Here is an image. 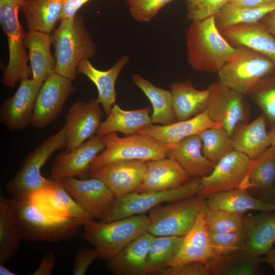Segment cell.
Wrapping results in <instances>:
<instances>
[{"label":"cell","instance_id":"ac0fdd59","mask_svg":"<svg viewBox=\"0 0 275 275\" xmlns=\"http://www.w3.org/2000/svg\"><path fill=\"white\" fill-rule=\"evenodd\" d=\"M105 148L102 138L96 134L74 149L57 155L51 166V179L62 180L89 175L91 163Z\"/></svg>","mask_w":275,"mask_h":275},{"label":"cell","instance_id":"3957f363","mask_svg":"<svg viewBox=\"0 0 275 275\" xmlns=\"http://www.w3.org/2000/svg\"><path fill=\"white\" fill-rule=\"evenodd\" d=\"M66 146V128L64 125L28 154L16 173L7 182L8 192L18 199H32L38 193L51 189L56 180L43 177L41 174V168L56 152L65 149Z\"/></svg>","mask_w":275,"mask_h":275},{"label":"cell","instance_id":"7dc6e473","mask_svg":"<svg viewBox=\"0 0 275 275\" xmlns=\"http://www.w3.org/2000/svg\"><path fill=\"white\" fill-rule=\"evenodd\" d=\"M97 258H99V255L95 248L78 249L73 260L72 274H85L89 266Z\"/></svg>","mask_w":275,"mask_h":275},{"label":"cell","instance_id":"f6af8a7d","mask_svg":"<svg viewBox=\"0 0 275 275\" xmlns=\"http://www.w3.org/2000/svg\"><path fill=\"white\" fill-rule=\"evenodd\" d=\"M173 0H128L127 3L132 17L138 22H148Z\"/></svg>","mask_w":275,"mask_h":275},{"label":"cell","instance_id":"7402d4cb","mask_svg":"<svg viewBox=\"0 0 275 275\" xmlns=\"http://www.w3.org/2000/svg\"><path fill=\"white\" fill-rule=\"evenodd\" d=\"M217 125H221L213 122L205 111L191 118L168 125L149 124L136 133L151 136L165 144L176 145L187 137Z\"/></svg>","mask_w":275,"mask_h":275},{"label":"cell","instance_id":"5b68a950","mask_svg":"<svg viewBox=\"0 0 275 275\" xmlns=\"http://www.w3.org/2000/svg\"><path fill=\"white\" fill-rule=\"evenodd\" d=\"M84 226V239L93 245L99 258L107 261L148 232L149 219L143 214L109 222L93 221Z\"/></svg>","mask_w":275,"mask_h":275},{"label":"cell","instance_id":"44dd1931","mask_svg":"<svg viewBox=\"0 0 275 275\" xmlns=\"http://www.w3.org/2000/svg\"><path fill=\"white\" fill-rule=\"evenodd\" d=\"M244 250L257 258L266 255L275 243V212L243 217Z\"/></svg>","mask_w":275,"mask_h":275},{"label":"cell","instance_id":"11a10c76","mask_svg":"<svg viewBox=\"0 0 275 275\" xmlns=\"http://www.w3.org/2000/svg\"><path fill=\"white\" fill-rule=\"evenodd\" d=\"M268 133L270 140V146L275 148V127L272 128L268 131Z\"/></svg>","mask_w":275,"mask_h":275},{"label":"cell","instance_id":"d4e9b609","mask_svg":"<svg viewBox=\"0 0 275 275\" xmlns=\"http://www.w3.org/2000/svg\"><path fill=\"white\" fill-rule=\"evenodd\" d=\"M154 236L146 232L107 260V270L115 275H146L145 264Z\"/></svg>","mask_w":275,"mask_h":275},{"label":"cell","instance_id":"ba28073f","mask_svg":"<svg viewBox=\"0 0 275 275\" xmlns=\"http://www.w3.org/2000/svg\"><path fill=\"white\" fill-rule=\"evenodd\" d=\"M236 47L235 56L218 72V80L243 95H250L263 79L275 74V64L250 48Z\"/></svg>","mask_w":275,"mask_h":275},{"label":"cell","instance_id":"cb8c5ba5","mask_svg":"<svg viewBox=\"0 0 275 275\" xmlns=\"http://www.w3.org/2000/svg\"><path fill=\"white\" fill-rule=\"evenodd\" d=\"M129 61V57L124 55L105 71L96 68L88 59L81 60L77 65V71L86 75L96 86L98 91L97 100L102 106L106 116L116 101L115 84L118 77Z\"/></svg>","mask_w":275,"mask_h":275},{"label":"cell","instance_id":"e575fe53","mask_svg":"<svg viewBox=\"0 0 275 275\" xmlns=\"http://www.w3.org/2000/svg\"><path fill=\"white\" fill-rule=\"evenodd\" d=\"M21 236L13 208L8 199L0 196V264L9 262L18 251Z\"/></svg>","mask_w":275,"mask_h":275},{"label":"cell","instance_id":"8d00e7d4","mask_svg":"<svg viewBox=\"0 0 275 275\" xmlns=\"http://www.w3.org/2000/svg\"><path fill=\"white\" fill-rule=\"evenodd\" d=\"M275 182V148L270 146L252 160L241 189L255 188L271 191Z\"/></svg>","mask_w":275,"mask_h":275},{"label":"cell","instance_id":"b9f144b4","mask_svg":"<svg viewBox=\"0 0 275 275\" xmlns=\"http://www.w3.org/2000/svg\"><path fill=\"white\" fill-rule=\"evenodd\" d=\"M242 215L208 208L205 217L209 233H224L242 230Z\"/></svg>","mask_w":275,"mask_h":275},{"label":"cell","instance_id":"f546056e","mask_svg":"<svg viewBox=\"0 0 275 275\" xmlns=\"http://www.w3.org/2000/svg\"><path fill=\"white\" fill-rule=\"evenodd\" d=\"M170 87L177 121L191 118L205 111L210 95L209 88L198 90L190 79L174 82Z\"/></svg>","mask_w":275,"mask_h":275},{"label":"cell","instance_id":"681fc988","mask_svg":"<svg viewBox=\"0 0 275 275\" xmlns=\"http://www.w3.org/2000/svg\"><path fill=\"white\" fill-rule=\"evenodd\" d=\"M90 0H64V7L60 21L73 17L77 11Z\"/></svg>","mask_w":275,"mask_h":275},{"label":"cell","instance_id":"836d02e7","mask_svg":"<svg viewBox=\"0 0 275 275\" xmlns=\"http://www.w3.org/2000/svg\"><path fill=\"white\" fill-rule=\"evenodd\" d=\"M131 77L133 84L144 93L152 104V124L168 125L177 121L171 91L156 87L138 74H133Z\"/></svg>","mask_w":275,"mask_h":275},{"label":"cell","instance_id":"f907efd6","mask_svg":"<svg viewBox=\"0 0 275 275\" xmlns=\"http://www.w3.org/2000/svg\"><path fill=\"white\" fill-rule=\"evenodd\" d=\"M239 6L248 7H261L275 3V0H231Z\"/></svg>","mask_w":275,"mask_h":275},{"label":"cell","instance_id":"60d3db41","mask_svg":"<svg viewBox=\"0 0 275 275\" xmlns=\"http://www.w3.org/2000/svg\"><path fill=\"white\" fill-rule=\"evenodd\" d=\"M250 95L271 128L275 127V74L263 79Z\"/></svg>","mask_w":275,"mask_h":275},{"label":"cell","instance_id":"6da1fadb","mask_svg":"<svg viewBox=\"0 0 275 275\" xmlns=\"http://www.w3.org/2000/svg\"><path fill=\"white\" fill-rule=\"evenodd\" d=\"M186 44L188 64L195 71L218 73L237 52L217 27L214 16L191 22Z\"/></svg>","mask_w":275,"mask_h":275},{"label":"cell","instance_id":"1f68e13d","mask_svg":"<svg viewBox=\"0 0 275 275\" xmlns=\"http://www.w3.org/2000/svg\"><path fill=\"white\" fill-rule=\"evenodd\" d=\"M64 0H26L20 11L29 30L50 34L60 20Z\"/></svg>","mask_w":275,"mask_h":275},{"label":"cell","instance_id":"7bdbcfd3","mask_svg":"<svg viewBox=\"0 0 275 275\" xmlns=\"http://www.w3.org/2000/svg\"><path fill=\"white\" fill-rule=\"evenodd\" d=\"M213 250L220 256L229 255L244 250L242 230L224 233H209Z\"/></svg>","mask_w":275,"mask_h":275},{"label":"cell","instance_id":"4dcf8cb0","mask_svg":"<svg viewBox=\"0 0 275 275\" xmlns=\"http://www.w3.org/2000/svg\"><path fill=\"white\" fill-rule=\"evenodd\" d=\"M150 107L126 111L114 104L106 119L101 121L95 134L103 136L119 132L125 135L136 133L145 126L152 124Z\"/></svg>","mask_w":275,"mask_h":275},{"label":"cell","instance_id":"83f0119b","mask_svg":"<svg viewBox=\"0 0 275 275\" xmlns=\"http://www.w3.org/2000/svg\"><path fill=\"white\" fill-rule=\"evenodd\" d=\"M208 208L241 214L249 210L275 212V203H267L251 195L245 189L236 188L207 197Z\"/></svg>","mask_w":275,"mask_h":275},{"label":"cell","instance_id":"277c9868","mask_svg":"<svg viewBox=\"0 0 275 275\" xmlns=\"http://www.w3.org/2000/svg\"><path fill=\"white\" fill-rule=\"evenodd\" d=\"M52 38L55 51L54 71L72 81L75 80L79 62L92 58L97 50L83 19L76 14L61 20Z\"/></svg>","mask_w":275,"mask_h":275},{"label":"cell","instance_id":"2e32d148","mask_svg":"<svg viewBox=\"0 0 275 275\" xmlns=\"http://www.w3.org/2000/svg\"><path fill=\"white\" fill-rule=\"evenodd\" d=\"M145 161L123 160L90 169L89 176L102 181L116 198L135 192L142 181Z\"/></svg>","mask_w":275,"mask_h":275},{"label":"cell","instance_id":"d6986e66","mask_svg":"<svg viewBox=\"0 0 275 275\" xmlns=\"http://www.w3.org/2000/svg\"><path fill=\"white\" fill-rule=\"evenodd\" d=\"M219 256L212 249L204 212L198 215L192 228L183 236L176 258L168 267L177 268L192 262L209 265Z\"/></svg>","mask_w":275,"mask_h":275},{"label":"cell","instance_id":"4316f807","mask_svg":"<svg viewBox=\"0 0 275 275\" xmlns=\"http://www.w3.org/2000/svg\"><path fill=\"white\" fill-rule=\"evenodd\" d=\"M266 121L262 114L248 124L238 125L232 135L233 150L252 160L263 153L270 146Z\"/></svg>","mask_w":275,"mask_h":275},{"label":"cell","instance_id":"ffe728a7","mask_svg":"<svg viewBox=\"0 0 275 275\" xmlns=\"http://www.w3.org/2000/svg\"><path fill=\"white\" fill-rule=\"evenodd\" d=\"M145 166L138 193L172 189L186 182L190 178L177 162L167 157L145 161Z\"/></svg>","mask_w":275,"mask_h":275},{"label":"cell","instance_id":"5bb4252c","mask_svg":"<svg viewBox=\"0 0 275 275\" xmlns=\"http://www.w3.org/2000/svg\"><path fill=\"white\" fill-rule=\"evenodd\" d=\"M63 185L69 194L91 215L102 221L111 212L116 198L100 180L64 178Z\"/></svg>","mask_w":275,"mask_h":275},{"label":"cell","instance_id":"e0dca14e","mask_svg":"<svg viewBox=\"0 0 275 275\" xmlns=\"http://www.w3.org/2000/svg\"><path fill=\"white\" fill-rule=\"evenodd\" d=\"M103 113L97 99L89 102L78 100L73 104L66 118L67 146L69 152L95 134Z\"/></svg>","mask_w":275,"mask_h":275},{"label":"cell","instance_id":"f5cc1de1","mask_svg":"<svg viewBox=\"0 0 275 275\" xmlns=\"http://www.w3.org/2000/svg\"><path fill=\"white\" fill-rule=\"evenodd\" d=\"M260 262L268 264L275 271V246L273 247L264 257L259 259Z\"/></svg>","mask_w":275,"mask_h":275},{"label":"cell","instance_id":"9c48e42d","mask_svg":"<svg viewBox=\"0 0 275 275\" xmlns=\"http://www.w3.org/2000/svg\"><path fill=\"white\" fill-rule=\"evenodd\" d=\"M208 207L205 198L197 194L149 211L148 232L154 236H184L194 225L198 215Z\"/></svg>","mask_w":275,"mask_h":275},{"label":"cell","instance_id":"ee69618b","mask_svg":"<svg viewBox=\"0 0 275 275\" xmlns=\"http://www.w3.org/2000/svg\"><path fill=\"white\" fill-rule=\"evenodd\" d=\"M231 0H186L187 17L193 21L214 15Z\"/></svg>","mask_w":275,"mask_h":275},{"label":"cell","instance_id":"db71d44e","mask_svg":"<svg viewBox=\"0 0 275 275\" xmlns=\"http://www.w3.org/2000/svg\"><path fill=\"white\" fill-rule=\"evenodd\" d=\"M1 275H15L16 273L7 269L3 264H0Z\"/></svg>","mask_w":275,"mask_h":275},{"label":"cell","instance_id":"ab89813d","mask_svg":"<svg viewBox=\"0 0 275 275\" xmlns=\"http://www.w3.org/2000/svg\"><path fill=\"white\" fill-rule=\"evenodd\" d=\"M199 134L202 140V153L214 166L234 150L232 136L221 125L206 129Z\"/></svg>","mask_w":275,"mask_h":275},{"label":"cell","instance_id":"c3c4849f","mask_svg":"<svg viewBox=\"0 0 275 275\" xmlns=\"http://www.w3.org/2000/svg\"><path fill=\"white\" fill-rule=\"evenodd\" d=\"M57 260L53 252L46 253L42 258L40 264L32 275H50Z\"/></svg>","mask_w":275,"mask_h":275},{"label":"cell","instance_id":"7a4b0ae2","mask_svg":"<svg viewBox=\"0 0 275 275\" xmlns=\"http://www.w3.org/2000/svg\"><path fill=\"white\" fill-rule=\"evenodd\" d=\"M18 224L22 239L60 241L68 239L84 222L78 218L49 213L33 199H10Z\"/></svg>","mask_w":275,"mask_h":275},{"label":"cell","instance_id":"8992f818","mask_svg":"<svg viewBox=\"0 0 275 275\" xmlns=\"http://www.w3.org/2000/svg\"><path fill=\"white\" fill-rule=\"evenodd\" d=\"M102 138L105 148L96 156L90 169L119 161L159 159L166 157L168 152L176 145L139 133L120 137L116 132H112Z\"/></svg>","mask_w":275,"mask_h":275},{"label":"cell","instance_id":"4fadbf2b","mask_svg":"<svg viewBox=\"0 0 275 275\" xmlns=\"http://www.w3.org/2000/svg\"><path fill=\"white\" fill-rule=\"evenodd\" d=\"M252 160L233 150L215 164L211 172L200 177L201 189L198 195L206 198L211 194L241 189Z\"/></svg>","mask_w":275,"mask_h":275},{"label":"cell","instance_id":"30bf717a","mask_svg":"<svg viewBox=\"0 0 275 275\" xmlns=\"http://www.w3.org/2000/svg\"><path fill=\"white\" fill-rule=\"evenodd\" d=\"M201 187L200 177H195L170 189L130 193L116 198L111 212L101 222H109L144 214L162 203L176 201L196 195L201 190Z\"/></svg>","mask_w":275,"mask_h":275},{"label":"cell","instance_id":"603a6c76","mask_svg":"<svg viewBox=\"0 0 275 275\" xmlns=\"http://www.w3.org/2000/svg\"><path fill=\"white\" fill-rule=\"evenodd\" d=\"M220 31L231 44L259 52L275 64V38L259 21L236 25Z\"/></svg>","mask_w":275,"mask_h":275},{"label":"cell","instance_id":"d6a6232c","mask_svg":"<svg viewBox=\"0 0 275 275\" xmlns=\"http://www.w3.org/2000/svg\"><path fill=\"white\" fill-rule=\"evenodd\" d=\"M55 180L53 187L40 196V204L56 215L80 219L84 225L93 222V217L69 194L62 180Z\"/></svg>","mask_w":275,"mask_h":275},{"label":"cell","instance_id":"8fae6325","mask_svg":"<svg viewBox=\"0 0 275 275\" xmlns=\"http://www.w3.org/2000/svg\"><path fill=\"white\" fill-rule=\"evenodd\" d=\"M210 95L205 109L208 116L232 136L236 127L247 118V105L242 94L219 80L208 87Z\"/></svg>","mask_w":275,"mask_h":275},{"label":"cell","instance_id":"f1b7e54d","mask_svg":"<svg viewBox=\"0 0 275 275\" xmlns=\"http://www.w3.org/2000/svg\"><path fill=\"white\" fill-rule=\"evenodd\" d=\"M52 42V35L48 33L33 30L25 33L24 45L29 50L32 77L37 81L43 82L54 71L56 60L50 50Z\"/></svg>","mask_w":275,"mask_h":275},{"label":"cell","instance_id":"9a60e30c","mask_svg":"<svg viewBox=\"0 0 275 275\" xmlns=\"http://www.w3.org/2000/svg\"><path fill=\"white\" fill-rule=\"evenodd\" d=\"M43 84L32 77L22 79L15 94L1 106V122L11 131L22 130L31 124L36 100Z\"/></svg>","mask_w":275,"mask_h":275},{"label":"cell","instance_id":"9f6ffc18","mask_svg":"<svg viewBox=\"0 0 275 275\" xmlns=\"http://www.w3.org/2000/svg\"><path fill=\"white\" fill-rule=\"evenodd\" d=\"M125 1H126V2H127L128 0H125Z\"/></svg>","mask_w":275,"mask_h":275},{"label":"cell","instance_id":"7c38bea8","mask_svg":"<svg viewBox=\"0 0 275 275\" xmlns=\"http://www.w3.org/2000/svg\"><path fill=\"white\" fill-rule=\"evenodd\" d=\"M72 81L55 71L48 75L38 94L31 125L43 128L58 117L67 98L75 90Z\"/></svg>","mask_w":275,"mask_h":275},{"label":"cell","instance_id":"816d5d0a","mask_svg":"<svg viewBox=\"0 0 275 275\" xmlns=\"http://www.w3.org/2000/svg\"><path fill=\"white\" fill-rule=\"evenodd\" d=\"M259 22L267 32L275 35V9L267 13Z\"/></svg>","mask_w":275,"mask_h":275},{"label":"cell","instance_id":"bcb514c9","mask_svg":"<svg viewBox=\"0 0 275 275\" xmlns=\"http://www.w3.org/2000/svg\"><path fill=\"white\" fill-rule=\"evenodd\" d=\"M159 275H211L210 265L201 262H192L177 268L165 267Z\"/></svg>","mask_w":275,"mask_h":275},{"label":"cell","instance_id":"74e56055","mask_svg":"<svg viewBox=\"0 0 275 275\" xmlns=\"http://www.w3.org/2000/svg\"><path fill=\"white\" fill-rule=\"evenodd\" d=\"M274 9L275 3L261 7H248L229 2L214 15V20L220 31L236 25L259 22Z\"/></svg>","mask_w":275,"mask_h":275},{"label":"cell","instance_id":"d590c367","mask_svg":"<svg viewBox=\"0 0 275 275\" xmlns=\"http://www.w3.org/2000/svg\"><path fill=\"white\" fill-rule=\"evenodd\" d=\"M183 239L181 236H154L146 260V274H157L174 261Z\"/></svg>","mask_w":275,"mask_h":275},{"label":"cell","instance_id":"484cf974","mask_svg":"<svg viewBox=\"0 0 275 275\" xmlns=\"http://www.w3.org/2000/svg\"><path fill=\"white\" fill-rule=\"evenodd\" d=\"M167 157L177 162L190 177L207 175L214 167L202 153L199 133L187 137L176 144L168 152Z\"/></svg>","mask_w":275,"mask_h":275},{"label":"cell","instance_id":"52a82bcc","mask_svg":"<svg viewBox=\"0 0 275 275\" xmlns=\"http://www.w3.org/2000/svg\"><path fill=\"white\" fill-rule=\"evenodd\" d=\"M25 1L0 0V23L7 36L9 50V62L2 75V82L9 87L15 86L23 78L32 77L24 45L25 33L18 14Z\"/></svg>","mask_w":275,"mask_h":275},{"label":"cell","instance_id":"f35d334b","mask_svg":"<svg viewBox=\"0 0 275 275\" xmlns=\"http://www.w3.org/2000/svg\"><path fill=\"white\" fill-rule=\"evenodd\" d=\"M259 259L245 250L229 255L219 256L209 264L211 274H258L260 272Z\"/></svg>","mask_w":275,"mask_h":275}]
</instances>
